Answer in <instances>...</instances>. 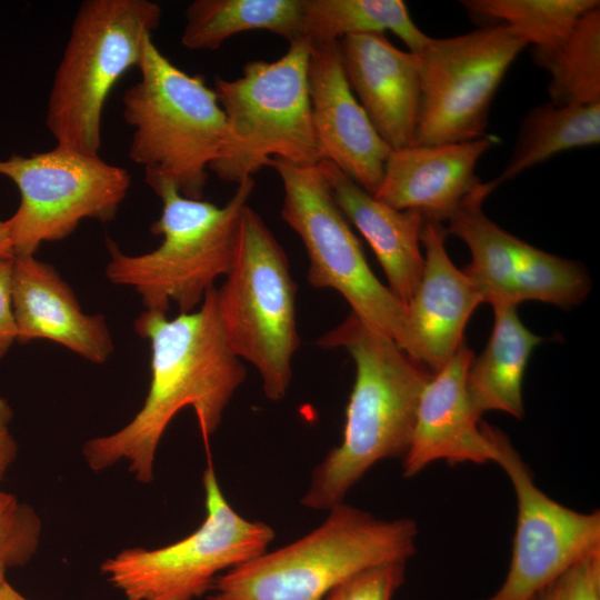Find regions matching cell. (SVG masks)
Segmentation results:
<instances>
[{"instance_id": "16", "label": "cell", "mask_w": 600, "mask_h": 600, "mask_svg": "<svg viewBox=\"0 0 600 600\" xmlns=\"http://www.w3.org/2000/svg\"><path fill=\"white\" fill-rule=\"evenodd\" d=\"M474 358L463 343L426 383L417 408L410 446L402 458L403 476H416L434 461L449 464L496 462V428L481 421L467 390Z\"/></svg>"}, {"instance_id": "32", "label": "cell", "mask_w": 600, "mask_h": 600, "mask_svg": "<svg viewBox=\"0 0 600 600\" xmlns=\"http://www.w3.org/2000/svg\"><path fill=\"white\" fill-rule=\"evenodd\" d=\"M13 411L8 401L0 396V482L17 457V443L10 432L9 424Z\"/></svg>"}, {"instance_id": "22", "label": "cell", "mask_w": 600, "mask_h": 600, "mask_svg": "<svg viewBox=\"0 0 600 600\" xmlns=\"http://www.w3.org/2000/svg\"><path fill=\"white\" fill-rule=\"evenodd\" d=\"M494 322L489 341L473 358L467 374V390L479 416L498 410L522 418V381L536 347L544 339L520 320L516 306L493 307Z\"/></svg>"}, {"instance_id": "13", "label": "cell", "mask_w": 600, "mask_h": 600, "mask_svg": "<svg viewBox=\"0 0 600 600\" xmlns=\"http://www.w3.org/2000/svg\"><path fill=\"white\" fill-rule=\"evenodd\" d=\"M486 182L449 220V233L468 247L471 261L463 269L482 303L518 306L540 301L572 308L588 296L591 281L577 262L540 250L503 230L482 211L493 191Z\"/></svg>"}, {"instance_id": "6", "label": "cell", "mask_w": 600, "mask_h": 600, "mask_svg": "<svg viewBox=\"0 0 600 600\" xmlns=\"http://www.w3.org/2000/svg\"><path fill=\"white\" fill-rule=\"evenodd\" d=\"M310 40L289 43L273 62L254 60L234 80L216 78L213 90L227 121V142L209 170L239 184L271 158L300 166L323 161L311 116Z\"/></svg>"}, {"instance_id": "27", "label": "cell", "mask_w": 600, "mask_h": 600, "mask_svg": "<svg viewBox=\"0 0 600 600\" xmlns=\"http://www.w3.org/2000/svg\"><path fill=\"white\" fill-rule=\"evenodd\" d=\"M468 12L508 26L528 46L532 57L552 50L580 17L599 7L598 0H466Z\"/></svg>"}, {"instance_id": "35", "label": "cell", "mask_w": 600, "mask_h": 600, "mask_svg": "<svg viewBox=\"0 0 600 600\" xmlns=\"http://www.w3.org/2000/svg\"><path fill=\"white\" fill-rule=\"evenodd\" d=\"M6 571L7 569L0 566V582L6 579Z\"/></svg>"}, {"instance_id": "21", "label": "cell", "mask_w": 600, "mask_h": 600, "mask_svg": "<svg viewBox=\"0 0 600 600\" xmlns=\"http://www.w3.org/2000/svg\"><path fill=\"white\" fill-rule=\"evenodd\" d=\"M318 166L342 214L373 250L388 288L407 307L424 266L421 252L424 216L417 210H397L378 200L330 161L323 160Z\"/></svg>"}, {"instance_id": "26", "label": "cell", "mask_w": 600, "mask_h": 600, "mask_svg": "<svg viewBox=\"0 0 600 600\" xmlns=\"http://www.w3.org/2000/svg\"><path fill=\"white\" fill-rule=\"evenodd\" d=\"M532 59L551 77L550 102L600 103V6L583 13L561 43Z\"/></svg>"}, {"instance_id": "7", "label": "cell", "mask_w": 600, "mask_h": 600, "mask_svg": "<svg viewBox=\"0 0 600 600\" xmlns=\"http://www.w3.org/2000/svg\"><path fill=\"white\" fill-rule=\"evenodd\" d=\"M161 8L149 0H86L74 17L48 97L46 123L57 144L99 154L106 99L140 63Z\"/></svg>"}, {"instance_id": "1", "label": "cell", "mask_w": 600, "mask_h": 600, "mask_svg": "<svg viewBox=\"0 0 600 600\" xmlns=\"http://www.w3.org/2000/svg\"><path fill=\"white\" fill-rule=\"evenodd\" d=\"M136 332L149 340L151 379L141 409L120 430L88 440L83 456L91 470L102 471L119 461L142 483L153 480L156 452L171 420L183 408L194 410L208 449L223 411L247 372L229 348L217 308V288H210L199 308L169 319L144 310Z\"/></svg>"}, {"instance_id": "29", "label": "cell", "mask_w": 600, "mask_h": 600, "mask_svg": "<svg viewBox=\"0 0 600 600\" xmlns=\"http://www.w3.org/2000/svg\"><path fill=\"white\" fill-rule=\"evenodd\" d=\"M402 561L363 569L331 589L322 600H391L404 580Z\"/></svg>"}, {"instance_id": "18", "label": "cell", "mask_w": 600, "mask_h": 600, "mask_svg": "<svg viewBox=\"0 0 600 600\" xmlns=\"http://www.w3.org/2000/svg\"><path fill=\"white\" fill-rule=\"evenodd\" d=\"M446 234L440 222L426 220L421 234L423 271L407 306V353L432 373L464 343L466 326L482 303L469 277L451 261Z\"/></svg>"}, {"instance_id": "19", "label": "cell", "mask_w": 600, "mask_h": 600, "mask_svg": "<svg viewBox=\"0 0 600 600\" xmlns=\"http://www.w3.org/2000/svg\"><path fill=\"white\" fill-rule=\"evenodd\" d=\"M496 142L486 134L471 141L391 150L373 197L397 210L420 211L426 220L448 221L481 189L476 167Z\"/></svg>"}, {"instance_id": "11", "label": "cell", "mask_w": 600, "mask_h": 600, "mask_svg": "<svg viewBox=\"0 0 600 600\" xmlns=\"http://www.w3.org/2000/svg\"><path fill=\"white\" fill-rule=\"evenodd\" d=\"M0 176L20 193L6 220L14 257L34 256L43 242L67 238L84 219L113 220L131 186L124 168L60 144L0 159Z\"/></svg>"}, {"instance_id": "8", "label": "cell", "mask_w": 600, "mask_h": 600, "mask_svg": "<svg viewBox=\"0 0 600 600\" xmlns=\"http://www.w3.org/2000/svg\"><path fill=\"white\" fill-rule=\"evenodd\" d=\"M296 291L283 248L247 204L232 266L217 289V308L229 348L259 371L272 401L284 398L300 347Z\"/></svg>"}, {"instance_id": "24", "label": "cell", "mask_w": 600, "mask_h": 600, "mask_svg": "<svg viewBox=\"0 0 600 600\" xmlns=\"http://www.w3.org/2000/svg\"><path fill=\"white\" fill-rule=\"evenodd\" d=\"M599 142L600 103L540 104L522 120L511 158L493 183L498 187L560 152Z\"/></svg>"}, {"instance_id": "33", "label": "cell", "mask_w": 600, "mask_h": 600, "mask_svg": "<svg viewBox=\"0 0 600 600\" xmlns=\"http://www.w3.org/2000/svg\"><path fill=\"white\" fill-rule=\"evenodd\" d=\"M14 258L6 220H0V260Z\"/></svg>"}, {"instance_id": "4", "label": "cell", "mask_w": 600, "mask_h": 600, "mask_svg": "<svg viewBox=\"0 0 600 600\" xmlns=\"http://www.w3.org/2000/svg\"><path fill=\"white\" fill-rule=\"evenodd\" d=\"M329 511L301 539L219 574L207 600H322L352 574L416 551L411 519L380 520L343 503Z\"/></svg>"}, {"instance_id": "3", "label": "cell", "mask_w": 600, "mask_h": 600, "mask_svg": "<svg viewBox=\"0 0 600 600\" xmlns=\"http://www.w3.org/2000/svg\"><path fill=\"white\" fill-rule=\"evenodd\" d=\"M140 79L122 97L123 119L133 128L129 158L151 188L172 184L201 200L210 164L227 142V121L217 94L201 74L174 66L149 37L138 66Z\"/></svg>"}, {"instance_id": "34", "label": "cell", "mask_w": 600, "mask_h": 600, "mask_svg": "<svg viewBox=\"0 0 600 600\" xmlns=\"http://www.w3.org/2000/svg\"><path fill=\"white\" fill-rule=\"evenodd\" d=\"M0 600H28L19 593L6 579L0 582Z\"/></svg>"}, {"instance_id": "31", "label": "cell", "mask_w": 600, "mask_h": 600, "mask_svg": "<svg viewBox=\"0 0 600 600\" xmlns=\"http://www.w3.org/2000/svg\"><path fill=\"white\" fill-rule=\"evenodd\" d=\"M13 260L14 258L0 260V359L17 341V327L12 309Z\"/></svg>"}, {"instance_id": "20", "label": "cell", "mask_w": 600, "mask_h": 600, "mask_svg": "<svg viewBox=\"0 0 600 600\" xmlns=\"http://www.w3.org/2000/svg\"><path fill=\"white\" fill-rule=\"evenodd\" d=\"M12 309L19 343L48 339L98 364L113 352L104 317L84 313L56 269L34 256L14 257Z\"/></svg>"}, {"instance_id": "14", "label": "cell", "mask_w": 600, "mask_h": 600, "mask_svg": "<svg viewBox=\"0 0 600 600\" xmlns=\"http://www.w3.org/2000/svg\"><path fill=\"white\" fill-rule=\"evenodd\" d=\"M498 463L517 497V524L509 571L482 600H527L571 566L600 551V513H582L552 500L534 483L508 437L496 429Z\"/></svg>"}, {"instance_id": "12", "label": "cell", "mask_w": 600, "mask_h": 600, "mask_svg": "<svg viewBox=\"0 0 600 600\" xmlns=\"http://www.w3.org/2000/svg\"><path fill=\"white\" fill-rule=\"evenodd\" d=\"M528 43L496 23L450 38H431L418 54L421 99L413 144L484 137L490 107L508 69Z\"/></svg>"}, {"instance_id": "25", "label": "cell", "mask_w": 600, "mask_h": 600, "mask_svg": "<svg viewBox=\"0 0 600 600\" xmlns=\"http://www.w3.org/2000/svg\"><path fill=\"white\" fill-rule=\"evenodd\" d=\"M304 26L310 41L390 31L416 54L430 39L402 0H304Z\"/></svg>"}, {"instance_id": "28", "label": "cell", "mask_w": 600, "mask_h": 600, "mask_svg": "<svg viewBox=\"0 0 600 600\" xmlns=\"http://www.w3.org/2000/svg\"><path fill=\"white\" fill-rule=\"evenodd\" d=\"M41 528V520L32 507L0 490L1 567L26 566L39 548Z\"/></svg>"}, {"instance_id": "17", "label": "cell", "mask_w": 600, "mask_h": 600, "mask_svg": "<svg viewBox=\"0 0 600 600\" xmlns=\"http://www.w3.org/2000/svg\"><path fill=\"white\" fill-rule=\"evenodd\" d=\"M344 76L382 140L392 149L413 146L421 99L420 58L384 33L338 40Z\"/></svg>"}, {"instance_id": "9", "label": "cell", "mask_w": 600, "mask_h": 600, "mask_svg": "<svg viewBox=\"0 0 600 600\" xmlns=\"http://www.w3.org/2000/svg\"><path fill=\"white\" fill-rule=\"evenodd\" d=\"M267 167L281 179V217L304 246L308 282L318 289L338 291L352 313L392 338L407 352V307L370 269L319 166H300L274 157Z\"/></svg>"}, {"instance_id": "10", "label": "cell", "mask_w": 600, "mask_h": 600, "mask_svg": "<svg viewBox=\"0 0 600 600\" xmlns=\"http://www.w3.org/2000/svg\"><path fill=\"white\" fill-rule=\"evenodd\" d=\"M202 483L207 513L196 531L162 548L124 549L102 562V574L126 600H193L210 591L220 571L266 552L273 529L232 509L210 460Z\"/></svg>"}, {"instance_id": "15", "label": "cell", "mask_w": 600, "mask_h": 600, "mask_svg": "<svg viewBox=\"0 0 600 600\" xmlns=\"http://www.w3.org/2000/svg\"><path fill=\"white\" fill-rule=\"evenodd\" d=\"M308 84L312 123L323 160L374 194L391 148L349 87L338 41H310Z\"/></svg>"}, {"instance_id": "5", "label": "cell", "mask_w": 600, "mask_h": 600, "mask_svg": "<svg viewBox=\"0 0 600 600\" xmlns=\"http://www.w3.org/2000/svg\"><path fill=\"white\" fill-rule=\"evenodd\" d=\"M253 178L241 181L222 207L183 197L169 183L152 190L162 202L150 230L161 236L154 250L129 256L107 239L110 282L132 287L146 310L167 313L174 302L180 313L201 304L214 281L229 272L237 248L240 218L254 188Z\"/></svg>"}, {"instance_id": "23", "label": "cell", "mask_w": 600, "mask_h": 600, "mask_svg": "<svg viewBox=\"0 0 600 600\" xmlns=\"http://www.w3.org/2000/svg\"><path fill=\"white\" fill-rule=\"evenodd\" d=\"M181 44L217 50L234 34L267 30L289 43L308 39L304 0H196L184 12Z\"/></svg>"}, {"instance_id": "2", "label": "cell", "mask_w": 600, "mask_h": 600, "mask_svg": "<svg viewBox=\"0 0 600 600\" xmlns=\"http://www.w3.org/2000/svg\"><path fill=\"white\" fill-rule=\"evenodd\" d=\"M317 344L346 349L356 364L342 441L316 468L301 499L307 508L330 510L374 463L404 457L421 392L433 373L352 312Z\"/></svg>"}, {"instance_id": "30", "label": "cell", "mask_w": 600, "mask_h": 600, "mask_svg": "<svg viewBox=\"0 0 600 600\" xmlns=\"http://www.w3.org/2000/svg\"><path fill=\"white\" fill-rule=\"evenodd\" d=\"M527 600H600V551L571 566Z\"/></svg>"}]
</instances>
